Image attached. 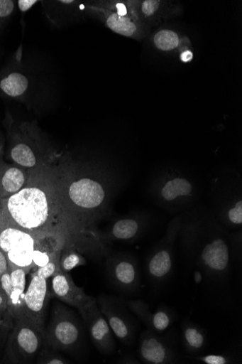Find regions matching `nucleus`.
I'll return each mask as SVG.
<instances>
[{
	"mask_svg": "<svg viewBox=\"0 0 242 364\" xmlns=\"http://www.w3.org/2000/svg\"><path fill=\"white\" fill-rule=\"evenodd\" d=\"M61 253L54 256L46 266L37 268L35 274L47 280L48 279L53 277V275L60 269V259Z\"/></svg>",
	"mask_w": 242,
	"mask_h": 364,
	"instance_id": "obj_25",
	"label": "nucleus"
},
{
	"mask_svg": "<svg viewBox=\"0 0 242 364\" xmlns=\"http://www.w3.org/2000/svg\"><path fill=\"white\" fill-rule=\"evenodd\" d=\"M159 2L154 0H147L143 4V11L146 16L153 15L158 9Z\"/></svg>",
	"mask_w": 242,
	"mask_h": 364,
	"instance_id": "obj_30",
	"label": "nucleus"
},
{
	"mask_svg": "<svg viewBox=\"0 0 242 364\" xmlns=\"http://www.w3.org/2000/svg\"><path fill=\"white\" fill-rule=\"evenodd\" d=\"M43 87L35 63L24 53L21 45L0 68V97L30 108L41 95Z\"/></svg>",
	"mask_w": 242,
	"mask_h": 364,
	"instance_id": "obj_2",
	"label": "nucleus"
},
{
	"mask_svg": "<svg viewBox=\"0 0 242 364\" xmlns=\"http://www.w3.org/2000/svg\"><path fill=\"white\" fill-rule=\"evenodd\" d=\"M84 327L97 350L103 355H113L116 350L114 334L101 313L96 299L79 312Z\"/></svg>",
	"mask_w": 242,
	"mask_h": 364,
	"instance_id": "obj_9",
	"label": "nucleus"
},
{
	"mask_svg": "<svg viewBox=\"0 0 242 364\" xmlns=\"http://www.w3.org/2000/svg\"><path fill=\"white\" fill-rule=\"evenodd\" d=\"M9 302V297L0 284V313L2 314L8 311Z\"/></svg>",
	"mask_w": 242,
	"mask_h": 364,
	"instance_id": "obj_31",
	"label": "nucleus"
},
{
	"mask_svg": "<svg viewBox=\"0 0 242 364\" xmlns=\"http://www.w3.org/2000/svg\"><path fill=\"white\" fill-rule=\"evenodd\" d=\"M4 126L6 131L4 157L7 161L31 171L40 168L50 159L35 122H18L7 111Z\"/></svg>",
	"mask_w": 242,
	"mask_h": 364,
	"instance_id": "obj_3",
	"label": "nucleus"
},
{
	"mask_svg": "<svg viewBox=\"0 0 242 364\" xmlns=\"http://www.w3.org/2000/svg\"><path fill=\"white\" fill-rule=\"evenodd\" d=\"M38 3H40L38 0H18V1H16L18 11L21 14V24L23 21H24L26 13Z\"/></svg>",
	"mask_w": 242,
	"mask_h": 364,
	"instance_id": "obj_29",
	"label": "nucleus"
},
{
	"mask_svg": "<svg viewBox=\"0 0 242 364\" xmlns=\"http://www.w3.org/2000/svg\"><path fill=\"white\" fill-rule=\"evenodd\" d=\"M49 159L40 168L28 171L26 186L14 195L1 200V205L19 226L38 235L66 237L77 248L89 249L65 218L62 210L63 185L57 179Z\"/></svg>",
	"mask_w": 242,
	"mask_h": 364,
	"instance_id": "obj_1",
	"label": "nucleus"
},
{
	"mask_svg": "<svg viewBox=\"0 0 242 364\" xmlns=\"http://www.w3.org/2000/svg\"><path fill=\"white\" fill-rule=\"evenodd\" d=\"M0 204H1V198H0Z\"/></svg>",
	"mask_w": 242,
	"mask_h": 364,
	"instance_id": "obj_37",
	"label": "nucleus"
},
{
	"mask_svg": "<svg viewBox=\"0 0 242 364\" xmlns=\"http://www.w3.org/2000/svg\"><path fill=\"white\" fill-rule=\"evenodd\" d=\"M181 339L185 350L191 355L201 353L207 345L204 328L189 319H186L182 323Z\"/></svg>",
	"mask_w": 242,
	"mask_h": 364,
	"instance_id": "obj_16",
	"label": "nucleus"
},
{
	"mask_svg": "<svg viewBox=\"0 0 242 364\" xmlns=\"http://www.w3.org/2000/svg\"><path fill=\"white\" fill-rule=\"evenodd\" d=\"M12 284V311L13 318L23 316V303L27 273L21 268L10 271Z\"/></svg>",
	"mask_w": 242,
	"mask_h": 364,
	"instance_id": "obj_17",
	"label": "nucleus"
},
{
	"mask_svg": "<svg viewBox=\"0 0 242 364\" xmlns=\"http://www.w3.org/2000/svg\"><path fill=\"white\" fill-rule=\"evenodd\" d=\"M107 14L106 26L117 34L133 37L137 30L136 24L128 16H121L115 12H104Z\"/></svg>",
	"mask_w": 242,
	"mask_h": 364,
	"instance_id": "obj_20",
	"label": "nucleus"
},
{
	"mask_svg": "<svg viewBox=\"0 0 242 364\" xmlns=\"http://www.w3.org/2000/svg\"><path fill=\"white\" fill-rule=\"evenodd\" d=\"M45 235L18 225L0 205V250L6 255L9 271L21 268L28 274L35 269L34 254Z\"/></svg>",
	"mask_w": 242,
	"mask_h": 364,
	"instance_id": "obj_4",
	"label": "nucleus"
},
{
	"mask_svg": "<svg viewBox=\"0 0 242 364\" xmlns=\"http://www.w3.org/2000/svg\"><path fill=\"white\" fill-rule=\"evenodd\" d=\"M116 12H115V13H116L117 14H119V16H127V14H128L127 8L123 4H121V3L117 4L116 5Z\"/></svg>",
	"mask_w": 242,
	"mask_h": 364,
	"instance_id": "obj_34",
	"label": "nucleus"
},
{
	"mask_svg": "<svg viewBox=\"0 0 242 364\" xmlns=\"http://www.w3.org/2000/svg\"><path fill=\"white\" fill-rule=\"evenodd\" d=\"M16 6V1L14 0H0V38L12 20Z\"/></svg>",
	"mask_w": 242,
	"mask_h": 364,
	"instance_id": "obj_23",
	"label": "nucleus"
},
{
	"mask_svg": "<svg viewBox=\"0 0 242 364\" xmlns=\"http://www.w3.org/2000/svg\"><path fill=\"white\" fill-rule=\"evenodd\" d=\"M229 224L240 226L242 224V201L239 200L236 206L227 214L226 220Z\"/></svg>",
	"mask_w": 242,
	"mask_h": 364,
	"instance_id": "obj_27",
	"label": "nucleus"
},
{
	"mask_svg": "<svg viewBox=\"0 0 242 364\" xmlns=\"http://www.w3.org/2000/svg\"><path fill=\"white\" fill-rule=\"evenodd\" d=\"M45 343L54 350L82 354L87 348L85 327L76 314L60 304L53 308Z\"/></svg>",
	"mask_w": 242,
	"mask_h": 364,
	"instance_id": "obj_5",
	"label": "nucleus"
},
{
	"mask_svg": "<svg viewBox=\"0 0 242 364\" xmlns=\"http://www.w3.org/2000/svg\"><path fill=\"white\" fill-rule=\"evenodd\" d=\"M96 301L117 339L125 346H132L136 341L139 325L131 314L126 302L106 294L99 295Z\"/></svg>",
	"mask_w": 242,
	"mask_h": 364,
	"instance_id": "obj_7",
	"label": "nucleus"
},
{
	"mask_svg": "<svg viewBox=\"0 0 242 364\" xmlns=\"http://www.w3.org/2000/svg\"><path fill=\"white\" fill-rule=\"evenodd\" d=\"M107 278L111 286L125 294L140 291L142 276L137 263L129 257H115L108 263Z\"/></svg>",
	"mask_w": 242,
	"mask_h": 364,
	"instance_id": "obj_11",
	"label": "nucleus"
},
{
	"mask_svg": "<svg viewBox=\"0 0 242 364\" xmlns=\"http://www.w3.org/2000/svg\"><path fill=\"white\" fill-rule=\"evenodd\" d=\"M193 58V54L191 51H185L181 55V59L184 62H189Z\"/></svg>",
	"mask_w": 242,
	"mask_h": 364,
	"instance_id": "obj_35",
	"label": "nucleus"
},
{
	"mask_svg": "<svg viewBox=\"0 0 242 364\" xmlns=\"http://www.w3.org/2000/svg\"><path fill=\"white\" fill-rule=\"evenodd\" d=\"M4 139V137L3 134H2V132H0V141H1Z\"/></svg>",
	"mask_w": 242,
	"mask_h": 364,
	"instance_id": "obj_36",
	"label": "nucleus"
},
{
	"mask_svg": "<svg viewBox=\"0 0 242 364\" xmlns=\"http://www.w3.org/2000/svg\"><path fill=\"white\" fill-rule=\"evenodd\" d=\"M180 221H175L170 227L167 243L153 252L146 264V277L150 284L155 289H160L165 285L174 272L171 246L170 242L177 235Z\"/></svg>",
	"mask_w": 242,
	"mask_h": 364,
	"instance_id": "obj_10",
	"label": "nucleus"
},
{
	"mask_svg": "<svg viewBox=\"0 0 242 364\" xmlns=\"http://www.w3.org/2000/svg\"><path fill=\"white\" fill-rule=\"evenodd\" d=\"M75 250V247H67L62 250L60 259V269L62 272L69 273L87 264L86 259Z\"/></svg>",
	"mask_w": 242,
	"mask_h": 364,
	"instance_id": "obj_21",
	"label": "nucleus"
},
{
	"mask_svg": "<svg viewBox=\"0 0 242 364\" xmlns=\"http://www.w3.org/2000/svg\"><path fill=\"white\" fill-rule=\"evenodd\" d=\"M191 358L204 364H231L238 362L236 357L230 353L196 355Z\"/></svg>",
	"mask_w": 242,
	"mask_h": 364,
	"instance_id": "obj_24",
	"label": "nucleus"
},
{
	"mask_svg": "<svg viewBox=\"0 0 242 364\" xmlns=\"http://www.w3.org/2000/svg\"><path fill=\"white\" fill-rule=\"evenodd\" d=\"M9 271V262L5 253L0 250V279Z\"/></svg>",
	"mask_w": 242,
	"mask_h": 364,
	"instance_id": "obj_32",
	"label": "nucleus"
},
{
	"mask_svg": "<svg viewBox=\"0 0 242 364\" xmlns=\"http://www.w3.org/2000/svg\"><path fill=\"white\" fill-rule=\"evenodd\" d=\"M126 302L131 312L145 324L147 329L156 333H164L177 318L175 311L165 305L153 312L149 305L142 300Z\"/></svg>",
	"mask_w": 242,
	"mask_h": 364,
	"instance_id": "obj_14",
	"label": "nucleus"
},
{
	"mask_svg": "<svg viewBox=\"0 0 242 364\" xmlns=\"http://www.w3.org/2000/svg\"><path fill=\"white\" fill-rule=\"evenodd\" d=\"M45 328L25 316L16 318L7 353L13 362L29 363L38 356L45 343Z\"/></svg>",
	"mask_w": 242,
	"mask_h": 364,
	"instance_id": "obj_6",
	"label": "nucleus"
},
{
	"mask_svg": "<svg viewBox=\"0 0 242 364\" xmlns=\"http://www.w3.org/2000/svg\"><path fill=\"white\" fill-rule=\"evenodd\" d=\"M121 363L139 364L141 363L140 359L136 358L134 355H127L120 360Z\"/></svg>",
	"mask_w": 242,
	"mask_h": 364,
	"instance_id": "obj_33",
	"label": "nucleus"
},
{
	"mask_svg": "<svg viewBox=\"0 0 242 364\" xmlns=\"http://www.w3.org/2000/svg\"><path fill=\"white\" fill-rule=\"evenodd\" d=\"M154 42L158 49L168 51L179 46L180 38L176 32L170 30H163L157 33Z\"/></svg>",
	"mask_w": 242,
	"mask_h": 364,
	"instance_id": "obj_22",
	"label": "nucleus"
},
{
	"mask_svg": "<svg viewBox=\"0 0 242 364\" xmlns=\"http://www.w3.org/2000/svg\"><path fill=\"white\" fill-rule=\"evenodd\" d=\"M143 220L136 218H126L114 223L111 230L112 238L120 241H130L139 236Z\"/></svg>",
	"mask_w": 242,
	"mask_h": 364,
	"instance_id": "obj_18",
	"label": "nucleus"
},
{
	"mask_svg": "<svg viewBox=\"0 0 242 364\" xmlns=\"http://www.w3.org/2000/svg\"><path fill=\"white\" fill-rule=\"evenodd\" d=\"M0 55H1V53H0Z\"/></svg>",
	"mask_w": 242,
	"mask_h": 364,
	"instance_id": "obj_38",
	"label": "nucleus"
},
{
	"mask_svg": "<svg viewBox=\"0 0 242 364\" xmlns=\"http://www.w3.org/2000/svg\"><path fill=\"white\" fill-rule=\"evenodd\" d=\"M38 363L41 364H65L68 361L56 352L50 350L45 346L41 349L38 355Z\"/></svg>",
	"mask_w": 242,
	"mask_h": 364,
	"instance_id": "obj_26",
	"label": "nucleus"
},
{
	"mask_svg": "<svg viewBox=\"0 0 242 364\" xmlns=\"http://www.w3.org/2000/svg\"><path fill=\"white\" fill-rule=\"evenodd\" d=\"M137 355L145 364H171L180 362L176 333H156L148 329L139 340Z\"/></svg>",
	"mask_w": 242,
	"mask_h": 364,
	"instance_id": "obj_8",
	"label": "nucleus"
},
{
	"mask_svg": "<svg viewBox=\"0 0 242 364\" xmlns=\"http://www.w3.org/2000/svg\"><path fill=\"white\" fill-rule=\"evenodd\" d=\"M192 191L191 183L183 178H175L168 181L161 191V196L167 203H172L180 197L189 196Z\"/></svg>",
	"mask_w": 242,
	"mask_h": 364,
	"instance_id": "obj_19",
	"label": "nucleus"
},
{
	"mask_svg": "<svg viewBox=\"0 0 242 364\" xmlns=\"http://www.w3.org/2000/svg\"><path fill=\"white\" fill-rule=\"evenodd\" d=\"M51 295L77 309L79 312L95 299L87 294L82 287L77 286L70 274L62 272L60 269L53 277Z\"/></svg>",
	"mask_w": 242,
	"mask_h": 364,
	"instance_id": "obj_13",
	"label": "nucleus"
},
{
	"mask_svg": "<svg viewBox=\"0 0 242 364\" xmlns=\"http://www.w3.org/2000/svg\"><path fill=\"white\" fill-rule=\"evenodd\" d=\"M50 293L48 280L34 273L25 292L23 316L44 328Z\"/></svg>",
	"mask_w": 242,
	"mask_h": 364,
	"instance_id": "obj_12",
	"label": "nucleus"
},
{
	"mask_svg": "<svg viewBox=\"0 0 242 364\" xmlns=\"http://www.w3.org/2000/svg\"><path fill=\"white\" fill-rule=\"evenodd\" d=\"M0 284H1L2 288L6 293L9 299L8 312L12 317H13L11 303L12 284L11 272L9 270L2 276L1 279H0Z\"/></svg>",
	"mask_w": 242,
	"mask_h": 364,
	"instance_id": "obj_28",
	"label": "nucleus"
},
{
	"mask_svg": "<svg viewBox=\"0 0 242 364\" xmlns=\"http://www.w3.org/2000/svg\"><path fill=\"white\" fill-rule=\"evenodd\" d=\"M5 138L0 141V198H7L20 191L27 183L29 173L13 163L6 161L4 157Z\"/></svg>",
	"mask_w": 242,
	"mask_h": 364,
	"instance_id": "obj_15",
	"label": "nucleus"
}]
</instances>
